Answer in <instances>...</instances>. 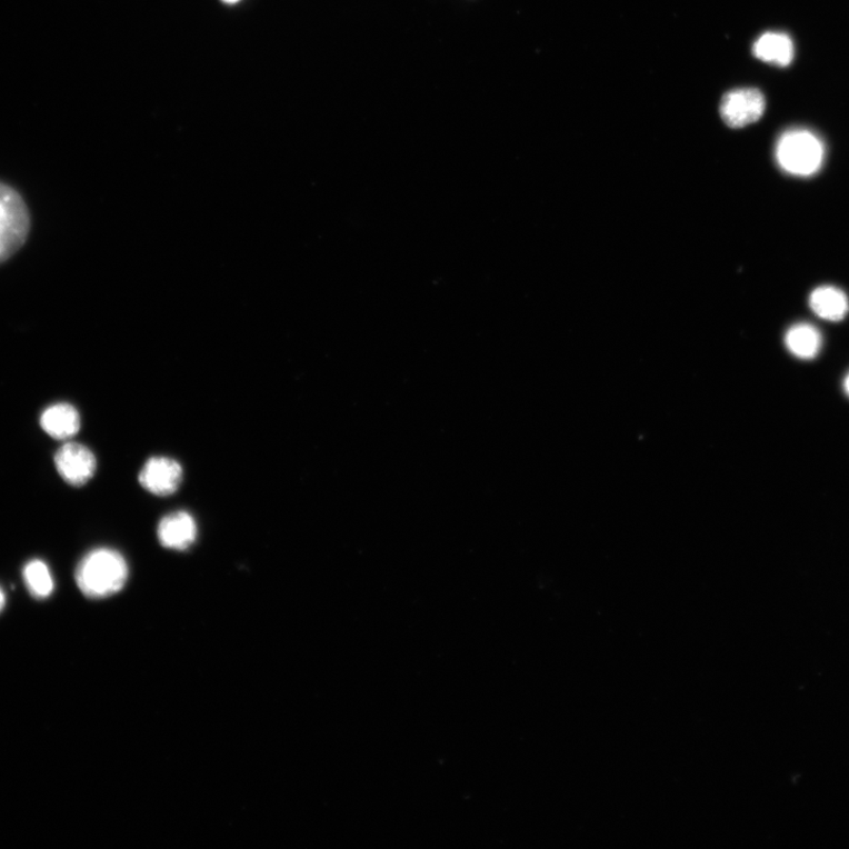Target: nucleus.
<instances>
[{
    "instance_id": "1",
    "label": "nucleus",
    "mask_w": 849,
    "mask_h": 849,
    "mask_svg": "<svg viewBox=\"0 0 849 849\" xmlns=\"http://www.w3.org/2000/svg\"><path fill=\"white\" fill-rule=\"evenodd\" d=\"M128 575L126 558L119 551L101 548L83 557L76 570V582L84 596L100 600L120 592Z\"/></svg>"
},
{
    "instance_id": "2",
    "label": "nucleus",
    "mask_w": 849,
    "mask_h": 849,
    "mask_svg": "<svg viewBox=\"0 0 849 849\" xmlns=\"http://www.w3.org/2000/svg\"><path fill=\"white\" fill-rule=\"evenodd\" d=\"M823 142L812 131L792 129L781 134L776 157L790 176L808 178L818 172L825 160Z\"/></svg>"
},
{
    "instance_id": "3",
    "label": "nucleus",
    "mask_w": 849,
    "mask_h": 849,
    "mask_svg": "<svg viewBox=\"0 0 849 849\" xmlns=\"http://www.w3.org/2000/svg\"><path fill=\"white\" fill-rule=\"evenodd\" d=\"M30 218L18 192L0 183V263L21 248L29 234Z\"/></svg>"
},
{
    "instance_id": "4",
    "label": "nucleus",
    "mask_w": 849,
    "mask_h": 849,
    "mask_svg": "<svg viewBox=\"0 0 849 849\" xmlns=\"http://www.w3.org/2000/svg\"><path fill=\"white\" fill-rule=\"evenodd\" d=\"M766 101L758 89L732 90L725 94L720 112L723 122L735 129L758 122L765 112Z\"/></svg>"
},
{
    "instance_id": "5",
    "label": "nucleus",
    "mask_w": 849,
    "mask_h": 849,
    "mask_svg": "<svg viewBox=\"0 0 849 849\" xmlns=\"http://www.w3.org/2000/svg\"><path fill=\"white\" fill-rule=\"evenodd\" d=\"M57 472L72 487H83L94 476L98 462L82 443L67 442L54 455Z\"/></svg>"
},
{
    "instance_id": "6",
    "label": "nucleus",
    "mask_w": 849,
    "mask_h": 849,
    "mask_svg": "<svg viewBox=\"0 0 849 849\" xmlns=\"http://www.w3.org/2000/svg\"><path fill=\"white\" fill-rule=\"evenodd\" d=\"M182 477L180 462L167 457H153L146 462L139 481L148 492L167 497L178 491Z\"/></svg>"
},
{
    "instance_id": "7",
    "label": "nucleus",
    "mask_w": 849,
    "mask_h": 849,
    "mask_svg": "<svg viewBox=\"0 0 849 849\" xmlns=\"http://www.w3.org/2000/svg\"><path fill=\"white\" fill-rule=\"evenodd\" d=\"M158 537L162 547L167 549L187 550L197 542L196 519L184 511L168 515L160 522Z\"/></svg>"
},
{
    "instance_id": "8",
    "label": "nucleus",
    "mask_w": 849,
    "mask_h": 849,
    "mask_svg": "<svg viewBox=\"0 0 849 849\" xmlns=\"http://www.w3.org/2000/svg\"><path fill=\"white\" fill-rule=\"evenodd\" d=\"M41 427L53 439L66 440L79 433L81 417L72 404L56 403L42 413Z\"/></svg>"
},
{
    "instance_id": "9",
    "label": "nucleus",
    "mask_w": 849,
    "mask_h": 849,
    "mask_svg": "<svg viewBox=\"0 0 849 849\" xmlns=\"http://www.w3.org/2000/svg\"><path fill=\"white\" fill-rule=\"evenodd\" d=\"M809 306L819 318L828 321H840L849 311L847 296L841 289L833 286H822L815 289L810 294Z\"/></svg>"
},
{
    "instance_id": "10",
    "label": "nucleus",
    "mask_w": 849,
    "mask_h": 849,
    "mask_svg": "<svg viewBox=\"0 0 849 849\" xmlns=\"http://www.w3.org/2000/svg\"><path fill=\"white\" fill-rule=\"evenodd\" d=\"M752 51L766 63L787 67L793 61L795 44L786 33L767 32L759 38Z\"/></svg>"
},
{
    "instance_id": "11",
    "label": "nucleus",
    "mask_w": 849,
    "mask_h": 849,
    "mask_svg": "<svg viewBox=\"0 0 849 849\" xmlns=\"http://www.w3.org/2000/svg\"><path fill=\"white\" fill-rule=\"evenodd\" d=\"M787 349L797 358L815 359L821 350L822 337L817 328L809 323H798L789 328L785 337Z\"/></svg>"
},
{
    "instance_id": "12",
    "label": "nucleus",
    "mask_w": 849,
    "mask_h": 849,
    "mask_svg": "<svg viewBox=\"0 0 849 849\" xmlns=\"http://www.w3.org/2000/svg\"><path fill=\"white\" fill-rule=\"evenodd\" d=\"M24 582L37 600L48 598L54 588L49 567L40 559H33L23 570Z\"/></svg>"
},
{
    "instance_id": "13",
    "label": "nucleus",
    "mask_w": 849,
    "mask_h": 849,
    "mask_svg": "<svg viewBox=\"0 0 849 849\" xmlns=\"http://www.w3.org/2000/svg\"><path fill=\"white\" fill-rule=\"evenodd\" d=\"M6 603H7L6 593L2 590V588H0V612H2V610L4 609Z\"/></svg>"
},
{
    "instance_id": "14",
    "label": "nucleus",
    "mask_w": 849,
    "mask_h": 849,
    "mask_svg": "<svg viewBox=\"0 0 849 849\" xmlns=\"http://www.w3.org/2000/svg\"><path fill=\"white\" fill-rule=\"evenodd\" d=\"M843 390H845L846 394L849 397V373H848V374H847V377L845 378V381H843Z\"/></svg>"
},
{
    "instance_id": "15",
    "label": "nucleus",
    "mask_w": 849,
    "mask_h": 849,
    "mask_svg": "<svg viewBox=\"0 0 849 849\" xmlns=\"http://www.w3.org/2000/svg\"><path fill=\"white\" fill-rule=\"evenodd\" d=\"M224 2H227V3H237V2H239V0H224Z\"/></svg>"
}]
</instances>
